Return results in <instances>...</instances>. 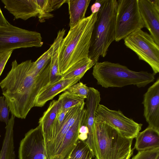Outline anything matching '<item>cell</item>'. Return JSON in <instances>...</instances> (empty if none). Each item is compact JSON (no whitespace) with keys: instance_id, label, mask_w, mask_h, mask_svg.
<instances>
[{"instance_id":"6da1fadb","label":"cell","mask_w":159,"mask_h":159,"mask_svg":"<svg viewBox=\"0 0 159 159\" xmlns=\"http://www.w3.org/2000/svg\"><path fill=\"white\" fill-rule=\"evenodd\" d=\"M28 60L18 64L15 60L6 77L0 82L2 94L9 110L15 117L26 118L34 106L36 98L42 89L50 83L49 63L39 74Z\"/></svg>"},{"instance_id":"7a4b0ae2","label":"cell","mask_w":159,"mask_h":159,"mask_svg":"<svg viewBox=\"0 0 159 159\" xmlns=\"http://www.w3.org/2000/svg\"><path fill=\"white\" fill-rule=\"evenodd\" d=\"M97 13H91L73 27L63 39L59 49L58 67L62 75L77 62L88 57Z\"/></svg>"},{"instance_id":"3957f363","label":"cell","mask_w":159,"mask_h":159,"mask_svg":"<svg viewBox=\"0 0 159 159\" xmlns=\"http://www.w3.org/2000/svg\"><path fill=\"white\" fill-rule=\"evenodd\" d=\"M92 139L95 159H130L133 155V139L124 137L96 117L92 128Z\"/></svg>"},{"instance_id":"277c9868","label":"cell","mask_w":159,"mask_h":159,"mask_svg":"<svg viewBox=\"0 0 159 159\" xmlns=\"http://www.w3.org/2000/svg\"><path fill=\"white\" fill-rule=\"evenodd\" d=\"M117 7L116 0H102L92 31L88 56L95 64L100 56H106L109 46L115 40Z\"/></svg>"},{"instance_id":"5b68a950","label":"cell","mask_w":159,"mask_h":159,"mask_svg":"<svg viewBox=\"0 0 159 159\" xmlns=\"http://www.w3.org/2000/svg\"><path fill=\"white\" fill-rule=\"evenodd\" d=\"M92 75L97 84L105 88L132 85L144 87L155 79L153 73L133 71L125 66L108 61L97 62L93 66Z\"/></svg>"},{"instance_id":"8992f818","label":"cell","mask_w":159,"mask_h":159,"mask_svg":"<svg viewBox=\"0 0 159 159\" xmlns=\"http://www.w3.org/2000/svg\"><path fill=\"white\" fill-rule=\"evenodd\" d=\"M116 19L115 41L145 27L139 11L138 0H119Z\"/></svg>"},{"instance_id":"52a82bcc","label":"cell","mask_w":159,"mask_h":159,"mask_svg":"<svg viewBox=\"0 0 159 159\" xmlns=\"http://www.w3.org/2000/svg\"><path fill=\"white\" fill-rule=\"evenodd\" d=\"M124 44L151 66L155 75L159 72V46L150 34L140 29L124 39Z\"/></svg>"},{"instance_id":"ba28073f","label":"cell","mask_w":159,"mask_h":159,"mask_svg":"<svg viewBox=\"0 0 159 159\" xmlns=\"http://www.w3.org/2000/svg\"><path fill=\"white\" fill-rule=\"evenodd\" d=\"M41 34L11 24L0 26V54L21 48L40 47L43 44Z\"/></svg>"},{"instance_id":"9c48e42d","label":"cell","mask_w":159,"mask_h":159,"mask_svg":"<svg viewBox=\"0 0 159 159\" xmlns=\"http://www.w3.org/2000/svg\"><path fill=\"white\" fill-rule=\"evenodd\" d=\"M95 117L114 128L127 139L136 138L143 125L127 117L120 110H112L100 104L97 107Z\"/></svg>"},{"instance_id":"30bf717a","label":"cell","mask_w":159,"mask_h":159,"mask_svg":"<svg viewBox=\"0 0 159 159\" xmlns=\"http://www.w3.org/2000/svg\"><path fill=\"white\" fill-rule=\"evenodd\" d=\"M19 159H48L42 127L39 125L26 133L21 140Z\"/></svg>"},{"instance_id":"8fae6325","label":"cell","mask_w":159,"mask_h":159,"mask_svg":"<svg viewBox=\"0 0 159 159\" xmlns=\"http://www.w3.org/2000/svg\"><path fill=\"white\" fill-rule=\"evenodd\" d=\"M142 104L148 127L159 131V78L144 94Z\"/></svg>"},{"instance_id":"7c38bea8","label":"cell","mask_w":159,"mask_h":159,"mask_svg":"<svg viewBox=\"0 0 159 159\" xmlns=\"http://www.w3.org/2000/svg\"><path fill=\"white\" fill-rule=\"evenodd\" d=\"M61 108L60 101L58 100H53L50 102L48 108L39 119V125L42 127L48 159H52L53 126L56 118Z\"/></svg>"},{"instance_id":"4fadbf2b","label":"cell","mask_w":159,"mask_h":159,"mask_svg":"<svg viewBox=\"0 0 159 159\" xmlns=\"http://www.w3.org/2000/svg\"><path fill=\"white\" fill-rule=\"evenodd\" d=\"M4 7L15 19L26 20L38 16L40 12L36 0H2Z\"/></svg>"},{"instance_id":"5bb4252c","label":"cell","mask_w":159,"mask_h":159,"mask_svg":"<svg viewBox=\"0 0 159 159\" xmlns=\"http://www.w3.org/2000/svg\"><path fill=\"white\" fill-rule=\"evenodd\" d=\"M140 12L146 27L155 43L159 45V11L149 0H138Z\"/></svg>"},{"instance_id":"9a60e30c","label":"cell","mask_w":159,"mask_h":159,"mask_svg":"<svg viewBox=\"0 0 159 159\" xmlns=\"http://www.w3.org/2000/svg\"><path fill=\"white\" fill-rule=\"evenodd\" d=\"M86 110L84 109L66 134L61 146L53 159H65L78 140L79 129L85 122Z\"/></svg>"},{"instance_id":"2e32d148","label":"cell","mask_w":159,"mask_h":159,"mask_svg":"<svg viewBox=\"0 0 159 159\" xmlns=\"http://www.w3.org/2000/svg\"><path fill=\"white\" fill-rule=\"evenodd\" d=\"M80 79L77 78L60 80L56 82L49 83L39 94L34 107H42L48 101L52 99L60 93L66 91L70 86L78 82Z\"/></svg>"},{"instance_id":"e0dca14e","label":"cell","mask_w":159,"mask_h":159,"mask_svg":"<svg viewBox=\"0 0 159 159\" xmlns=\"http://www.w3.org/2000/svg\"><path fill=\"white\" fill-rule=\"evenodd\" d=\"M86 115L84 124L88 129L87 139L85 142L88 145L93 153L92 139V128L97 107L101 101L100 92L93 87H89V91L87 98Z\"/></svg>"},{"instance_id":"ac0fdd59","label":"cell","mask_w":159,"mask_h":159,"mask_svg":"<svg viewBox=\"0 0 159 159\" xmlns=\"http://www.w3.org/2000/svg\"><path fill=\"white\" fill-rule=\"evenodd\" d=\"M85 104L84 102L81 103L71 108L67 112L61 129L53 142L52 148V159L59 149L66 134L84 109Z\"/></svg>"},{"instance_id":"d6986e66","label":"cell","mask_w":159,"mask_h":159,"mask_svg":"<svg viewBox=\"0 0 159 159\" xmlns=\"http://www.w3.org/2000/svg\"><path fill=\"white\" fill-rule=\"evenodd\" d=\"M159 148V131L149 127L136 138L134 149L138 151Z\"/></svg>"},{"instance_id":"ffe728a7","label":"cell","mask_w":159,"mask_h":159,"mask_svg":"<svg viewBox=\"0 0 159 159\" xmlns=\"http://www.w3.org/2000/svg\"><path fill=\"white\" fill-rule=\"evenodd\" d=\"M15 116H11L5 127L6 132L0 152V159H15L13 127Z\"/></svg>"},{"instance_id":"44dd1931","label":"cell","mask_w":159,"mask_h":159,"mask_svg":"<svg viewBox=\"0 0 159 159\" xmlns=\"http://www.w3.org/2000/svg\"><path fill=\"white\" fill-rule=\"evenodd\" d=\"M66 30L63 28L57 33V36L52 44L53 51L52 56L49 62L50 83H53L60 80L62 75L60 74L58 67L59 49L61 41L65 34Z\"/></svg>"},{"instance_id":"7402d4cb","label":"cell","mask_w":159,"mask_h":159,"mask_svg":"<svg viewBox=\"0 0 159 159\" xmlns=\"http://www.w3.org/2000/svg\"><path fill=\"white\" fill-rule=\"evenodd\" d=\"M90 0H67L70 15L69 26L73 27L84 19Z\"/></svg>"},{"instance_id":"603a6c76","label":"cell","mask_w":159,"mask_h":159,"mask_svg":"<svg viewBox=\"0 0 159 159\" xmlns=\"http://www.w3.org/2000/svg\"><path fill=\"white\" fill-rule=\"evenodd\" d=\"M95 63L88 57L79 61L70 67L62 75L61 80L79 78L81 79Z\"/></svg>"},{"instance_id":"cb8c5ba5","label":"cell","mask_w":159,"mask_h":159,"mask_svg":"<svg viewBox=\"0 0 159 159\" xmlns=\"http://www.w3.org/2000/svg\"><path fill=\"white\" fill-rule=\"evenodd\" d=\"M93 157V153L88 145L84 141L78 139L65 159H92Z\"/></svg>"},{"instance_id":"d4e9b609","label":"cell","mask_w":159,"mask_h":159,"mask_svg":"<svg viewBox=\"0 0 159 159\" xmlns=\"http://www.w3.org/2000/svg\"><path fill=\"white\" fill-rule=\"evenodd\" d=\"M61 104V109H68L84 102V99L67 91L60 95L58 99Z\"/></svg>"},{"instance_id":"484cf974","label":"cell","mask_w":159,"mask_h":159,"mask_svg":"<svg viewBox=\"0 0 159 159\" xmlns=\"http://www.w3.org/2000/svg\"><path fill=\"white\" fill-rule=\"evenodd\" d=\"M53 46L52 44L50 48L42 55L35 62H33V67L35 72L40 74L50 62L52 54Z\"/></svg>"},{"instance_id":"4316f807","label":"cell","mask_w":159,"mask_h":159,"mask_svg":"<svg viewBox=\"0 0 159 159\" xmlns=\"http://www.w3.org/2000/svg\"><path fill=\"white\" fill-rule=\"evenodd\" d=\"M66 91L80 98L86 99L89 91V87L86 84L80 82L72 85Z\"/></svg>"},{"instance_id":"83f0119b","label":"cell","mask_w":159,"mask_h":159,"mask_svg":"<svg viewBox=\"0 0 159 159\" xmlns=\"http://www.w3.org/2000/svg\"><path fill=\"white\" fill-rule=\"evenodd\" d=\"M70 109L65 110L61 109L58 113L54 121L53 126V142L55 138L60 131L65 116Z\"/></svg>"},{"instance_id":"f1b7e54d","label":"cell","mask_w":159,"mask_h":159,"mask_svg":"<svg viewBox=\"0 0 159 159\" xmlns=\"http://www.w3.org/2000/svg\"><path fill=\"white\" fill-rule=\"evenodd\" d=\"M159 156V148L138 151L131 159H155Z\"/></svg>"},{"instance_id":"f546056e","label":"cell","mask_w":159,"mask_h":159,"mask_svg":"<svg viewBox=\"0 0 159 159\" xmlns=\"http://www.w3.org/2000/svg\"><path fill=\"white\" fill-rule=\"evenodd\" d=\"M10 111L4 97H0V121L3 122L7 125L9 121Z\"/></svg>"},{"instance_id":"4dcf8cb0","label":"cell","mask_w":159,"mask_h":159,"mask_svg":"<svg viewBox=\"0 0 159 159\" xmlns=\"http://www.w3.org/2000/svg\"><path fill=\"white\" fill-rule=\"evenodd\" d=\"M12 52L10 51L0 54V76Z\"/></svg>"},{"instance_id":"1f68e13d","label":"cell","mask_w":159,"mask_h":159,"mask_svg":"<svg viewBox=\"0 0 159 159\" xmlns=\"http://www.w3.org/2000/svg\"><path fill=\"white\" fill-rule=\"evenodd\" d=\"M102 0H96L95 2L91 6V10L92 13H96L99 11L101 7Z\"/></svg>"},{"instance_id":"d6a6232c","label":"cell","mask_w":159,"mask_h":159,"mask_svg":"<svg viewBox=\"0 0 159 159\" xmlns=\"http://www.w3.org/2000/svg\"><path fill=\"white\" fill-rule=\"evenodd\" d=\"M10 24V23L3 16L0 8V26H5Z\"/></svg>"},{"instance_id":"836d02e7","label":"cell","mask_w":159,"mask_h":159,"mask_svg":"<svg viewBox=\"0 0 159 159\" xmlns=\"http://www.w3.org/2000/svg\"><path fill=\"white\" fill-rule=\"evenodd\" d=\"M155 8L159 11V0H149Z\"/></svg>"}]
</instances>
